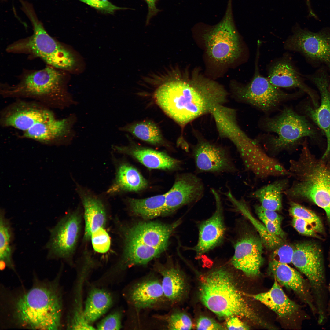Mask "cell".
<instances>
[{"label": "cell", "instance_id": "25", "mask_svg": "<svg viewBox=\"0 0 330 330\" xmlns=\"http://www.w3.org/2000/svg\"><path fill=\"white\" fill-rule=\"evenodd\" d=\"M128 298L138 309L154 307L166 299L161 281L154 277L147 278L134 284L130 290Z\"/></svg>", "mask_w": 330, "mask_h": 330}, {"label": "cell", "instance_id": "2", "mask_svg": "<svg viewBox=\"0 0 330 330\" xmlns=\"http://www.w3.org/2000/svg\"><path fill=\"white\" fill-rule=\"evenodd\" d=\"M298 159L289 161L288 170L294 179L284 194L291 199L307 200L323 209L330 226V159H318L306 141Z\"/></svg>", "mask_w": 330, "mask_h": 330}, {"label": "cell", "instance_id": "21", "mask_svg": "<svg viewBox=\"0 0 330 330\" xmlns=\"http://www.w3.org/2000/svg\"><path fill=\"white\" fill-rule=\"evenodd\" d=\"M269 266L270 271L277 281L280 285L293 290L316 317L317 310L307 279H305L300 272L288 264L271 260Z\"/></svg>", "mask_w": 330, "mask_h": 330}, {"label": "cell", "instance_id": "6", "mask_svg": "<svg viewBox=\"0 0 330 330\" xmlns=\"http://www.w3.org/2000/svg\"><path fill=\"white\" fill-rule=\"evenodd\" d=\"M19 0L22 10L32 24L33 33L29 37L10 44L6 48L7 51L39 58L49 65L63 71L73 68L76 60L72 52L48 33L38 19L30 3L23 0Z\"/></svg>", "mask_w": 330, "mask_h": 330}, {"label": "cell", "instance_id": "9", "mask_svg": "<svg viewBox=\"0 0 330 330\" xmlns=\"http://www.w3.org/2000/svg\"><path fill=\"white\" fill-rule=\"evenodd\" d=\"M232 0H228L225 15L216 25L203 34L207 52L215 63H233L240 56L242 50L233 17Z\"/></svg>", "mask_w": 330, "mask_h": 330}, {"label": "cell", "instance_id": "39", "mask_svg": "<svg viewBox=\"0 0 330 330\" xmlns=\"http://www.w3.org/2000/svg\"><path fill=\"white\" fill-rule=\"evenodd\" d=\"M122 314L116 311L108 315L97 325L99 330H119L122 328Z\"/></svg>", "mask_w": 330, "mask_h": 330}, {"label": "cell", "instance_id": "47", "mask_svg": "<svg viewBox=\"0 0 330 330\" xmlns=\"http://www.w3.org/2000/svg\"><path fill=\"white\" fill-rule=\"evenodd\" d=\"M328 291L329 292L330 295V283L329 284V285L328 288ZM327 312L328 317L330 316V298L329 301L328 302L327 308Z\"/></svg>", "mask_w": 330, "mask_h": 330}, {"label": "cell", "instance_id": "1", "mask_svg": "<svg viewBox=\"0 0 330 330\" xmlns=\"http://www.w3.org/2000/svg\"><path fill=\"white\" fill-rule=\"evenodd\" d=\"M56 279L35 284L19 295L12 305L11 316L18 327L58 330L61 326L62 295Z\"/></svg>", "mask_w": 330, "mask_h": 330}, {"label": "cell", "instance_id": "16", "mask_svg": "<svg viewBox=\"0 0 330 330\" xmlns=\"http://www.w3.org/2000/svg\"><path fill=\"white\" fill-rule=\"evenodd\" d=\"M327 71L325 67L322 66L315 73L306 76L318 89L321 103L317 108H313L308 104L303 108L305 114L319 127L326 138L327 148L322 158L330 156V92Z\"/></svg>", "mask_w": 330, "mask_h": 330}, {"label": "cell", "instance_id": "44", "mask_svg": "<svg viewBox=\"0 0 330 330\" xmlns=\"http://www.w3.org/2000/svg\"><path fill=\"white\" fill-rule=\"evenodd\" d=\"M257 215L270 232L281 238H284L285 235L281 226L268 220L261 215Z\"/></svg>", "mask_w": 330, "mask_h": 330}, {"label": "cell", "instance_id": "31", "mask_svg": "<svg viewBox=\"0 0 330 330\" xmlns=\"http://www.w3.org/2000/svg\"><path fill=\"white\" fill-rule=\"evenodd\" d=\"M166 193L142 199L128 200L130 211L135 216L144 219H151L163 216Z\"/></svg>", "mask_w": 330, "mask_h": 330}, {"label": "cell", "instance_id": "29", "mask_svg": "<svg viewBox=\"0 0 330 330\" xmlns=\"http://www.w3.org/2000/svg\"><path fill=\"white\" fill-rule=\"evenodd\" d=\"M147 185L146 181L136 169L123 163L117 168L115 181L107 193L112 194L123 191H137L144 189Z\"/></svg>", "mask_w": 330, "mask_h": 330}, {"label": "cell", "instance_id": "41", "mask_svg": "<svg viewBox=\"0 0 330 330\" xmlns=\"http://www.w3.org/2000/svg\"><path fill=\"white\" fill-rule=\"evenodd\" d=\"M292 225L300 233L306 236L318 238L317 232L306 221L300 218H293Z\"/></svg>", "mask_w": 330, "mask_h": 330}, {"label": "cell", "instance_id": "22", "mask_svg": "<svg viewBox=\"0 0 330 330\" xmlns=\"http://www.w3.org/2000/svg\"><path fill=\"white\" fill-rule=\"evenodd\" d=\"M267 78L272 84L279 88H299L310 96L314 108L319 106L316 93L304 82L288 56H285L271 64Z\"/></svg>", "mask_w": 330, "mask_h": 330}, {"label": "cell", "instance_id": "48", "mask_svg": "<svg viewBox=\"0 0 330 330\" xmlns=\"http://www.w3.org/2000/svg\"><path fill=\"white\" fill-rule=\"evenodd\" d=\"M329 83V92H330V78Z\"/></svg>", "mask_w": 330, "mask_h": 330}, {"label": "cell", "instance_id": "15", "mask_svg": "<svg viewBox=\"0 0 330 330\" xmlns=\"http://www.w3.org/2000/svg\"><path fill=\"white\" fill-rule=\"evenodd\" d=\"M77 121V117L75 113L62 119L56 118L35 124L22 132L20 137L48 145H68L76 137L74 127Z\"/></svg>", "mask_w": 330, "mask_h": 330}, {"label": "cell", "instance_id": "17", "mask_svg": "<svg viewBox=\"0 0 330 330\" xmlns=\"http://www.w3.org/2000/svg\"><path fill=\"white\" fill-rule=\"evenodd\" d=\"M204 184L196 174L189 173L179 176L166 193L163 216L184 205L197 202L204 196Z\"/></svg>", "mask_w": 330, "mask_h": 330}, {"label": "cell", "instance_id": "35", "mask_svg": "<svg viewBox=\"0 0 330 330\" xmlns=\"http://www.w3.org/2000/svg\"><path fill=\"white\" fill-rule=\"evenodd\" d=\"M239 209L241 211L250 219L259 233L263 243L269 249H274L283 244L281 238L270 232L266 227L253 218L249 213L246 204L244 203L240 206Z\"/></svg>", "mask_w": 330, "mask_h": 330}, {"label": "cell", "instance_id": "12", "mask_svg": "<svg viewBox=\"0 0 330 330\" xmlns=\"http://www.w3.org/2000/svg\"><path fill=\"white\" fill-rule=\"evenodd\" d=\"M56 118L51 108L38 102L17 99L0 113V125L25 131L35 124Z\"/></svg>", "mask_w": 330, "mask_h": 330}, {"label": "cell", "instance_id": "10", "mask_svg": "<svg viewBox=\"0 0 330 330\" xmlns=\"http://www.w3.org/2000/svg\"><path fill=\"white\" fill-rule=\"evenodd\" d=\"M257 52L254 74L249 82L233 86L234 95L240 101L246 103L266 113L276 110L282 103L295 97L297 93H288L272 84L259 73Z\"/></svg>", "mask_w": 330, "mask_h": 330}, {"label": "cell", "instance_id": "45", "mask_svg": "<svg viewBox=\"0 0 330 330\" xmlns=\"http://www.w3.org/2000/svg\"><path fill=\"white\" fill-rule=\"evenodd\" d=\"M227 328L229 330H248L249 327L238 317L233 316L227 318Z\"/></svg>", "mask_w": 330, "mask_h": 330}, {"label": "cell", "instance_id": "38", "mask_svg": "<svg viewBox=\"0 0 330 330\" xmlns=\"http://www.w3.org/2000/svg\"><path fill=\"white\" fill-rule=\"evenodd\" d=\"M274 249L271 255V260L286 264L292 263L294 247L282 244Z\"/></svg>", "mask_w": 330, "mask_h": 330}, {"label": "cell", "instance_id": "13", "mask_svg": "<svg viewBox=\"0 0 330 330\" xmlns=\"http://www.w3.org/2000/svg\"><path fill=\"white\" fill-rule=\"evenodd\" d=\"M191 155L196 174L208 173L218 175L238 172L228 149L205 139L198 138L196 144L192 147Z\"/></svg>", "mask_w": 330, "mask_h": 330}, {"label": "cell", "instance_id": "34", "mask_svg": "<svg viewBox=\"0 0 330 330\" xmlns=\"http://www.w3.org/2000/svg\"><path fill=\"white\" fill-rule=\"evenodd\" d=\"M289 212L293 218L303 219L309 223L317 232L323 231V226L319 218L311 210L293 201L290 202Z\"/></svg>", "mask_w": 330, "mask_h": 330}, {"label": "cell", "instance_id": "42", "mask_svg": "<svg viewBox=\"0 0 330 330\" xmlns=\"http://www.w3.org/2000/svg\"><path fill=\"white\" fill-rule=\"evenodd\" d=\"M196 327L198 330H223V327L210 318L201 316L198 319Z\"/></svg>", "mask_w": 330, "mask_h": 330}, {"label": "cell", "instance_id": "26", "mask_svg": "<svg viewBox=\"0 0 330 330\" xmlns=\"http://www.w3.org/2000/svg\"><path fill=\"white\" fill-rule=\"evenodd\" d=\"M154 269L162 276V287L167 300L172 304L179 301L185 293L186 283L179 267L169 258L164 264L156 262Z\"/></svg>", "mask_w": 330, "mask_h": 330}, {"label": "cell", "instance_id": "11", "mask_svg": "<svg viewBox=\"0 0 330 330\" xmlns=\"http://www.w3.org/2000/svg\"><path fill=\"white\" fill-rule=\"evenodd\" d=\"M292 30L284 48L301 53L314 66L322 65L330 72V27L314 32L297 24Z\"/></svg>", "mask_w": 330, "mask_h": 330}, {"label": "cell", "instance_id": "23", "mask_svg": "<svg viewBox=\"0 0 330 330\" xmlns=\"http://www.w3.org/2000/svg\"><path fill=\"white\" fill-rule=\"evenodd\" d=\"M246 295L260 302L281 318L295 317L301 320L310 318L300 306L287 296L275 278L272 287L268 291Z\"/></svg>", "mask_w": 330, "mask_h": 330}, {"label": "cell", "instance_id": "32", "mask_svg": "<svg viewBox=\"0 0 330 330\" xmlns=\"http://www.w3.org/2000/svg\"><path fill=\"white\" fill-rule=\"evenodd\" d=\"M13 234L9 220L5 213L1 211L0 216V260L1 268L6 267L14 269L13 259Z\"/></svg>", "mask_w": 330, "mask_h": 330}, {"label": "cell", "instance_id": "33", "mask_svg": "<svg viewBox=\"0 0 330 330\" xmlns=\"http://www.w3.org/2000/svg\"><path fill=\"white\" fill-rule=\"evenodd\" d=\"M119 130L129 132L137 138L153 145L161 144L163 139L160 129L154 123L144 121L120 127Z\"/></svg>", "mask_w": 330, "mask_h": 330}, {"label": "cell", "instance_id": "36", "mask_svg": "<svg viewBox=\"0 0 330 330\" xmlns=\"http://www.w3.org/2000/svg\"><path fill=\"white\" fill-rule=\"evenodd\" d=\"M160 318L166 323L167 327L169 330H190L192 328L191 319L183 312L173 311Z\"/></svg>", "mask_w": 330, "mask_h": 330}, {"label": "cell", "instance_id": "7", "mask_svg": "<svg viewBox=\"0 0 330 330\" xmlns=\"http://www.w3.org/2000/svg\"><path fill=\"white\" fill-rule=\"evenodd\" d=\"M259 125L264 131L277 134L276 137L269 134L258 138L262 140L267 150L274 154L291 151L304 137L315 139L317 137V130L306 117L288 107L274 117L262 118Z\"/></svg>", "mask_w": 330, "mask_h": 330}, {"label": "cell", "instance_id": "20", "mask_svg": "<svg viewBox=\"0 0 330 330\" xmlns=\"http://www.w3.org/2000/svg\"><path fill=\"white\" fill-rule=\"evenodd\" d=\"M216 204L215 211L212 216L200 224L197 243L193 248L197 255H201L217 246L222 242L226 228L223 215V207L219 193L211 189Z\"/></svg>", "mask_w": 330, "mask_h": 330}, {"label": "cell", "instance_id": "14", "mask_svg": "<svg viewBox=\"0 0 330 330\" xmlns=\"http://www.w3.org/2000/svg\"><path fill=\"white\" fill-rule=\"evenodd\" d=\"M81 223L80 214L75 211L66 214L50 229L46 245L49 258L71 259L80 235Z\"/></svg>", "mask_w": 330, "mask_h": 330}, {"label": "cell", "instance_id": "37", "mask_svg": "<svg viewBox=\"0 0 330 330\" xmlns=\"http://www.w3.org/2000/svg\"><path fill=\"white\" fill-rule=\"evenodd\" d=\"M90 239L94 250L100 253H105L109 250L110 237L104 228L98 229L91 234Z\"/></svg>", "mask_w": 330, "mask_h": 330}, {"label": "cell", "instance_id": "24", "mask_svg": "<svg viewBox=\"0 0 330 330\" xmlns=\"http://www.w3.org/2000/svg\"><path fill=\"white\" fill-rule=\"evenodd\" d=\"M77 191L84 210L85 227L83 239H90L92 233L101 228H105L107 217L102 200L90 191L78 186Z\"/></svg>", "mask_w": 330, "mask_h": 330}, {"label": "cell", "instance_id": "43", "mask_svg": "<svg viewBox=\"0 0 330 330\" xmlns=\"http://www.w3.org/2000/svg\"><path fill=\"white\" fill-rule=\"evenodd\" d=\"M255 209L257 214L261 215L268 220L281 226L282 218L276 211L264 208L261 205H256Z\"/></svg>", "mask_w": 330, "mask_h": 330}, {"label": "cell", "instance_id": "19", "mask_svg": "<svg viewBox=\"0 0 330 330\" xmlns=\"http://www.w3.org/2000/svg\"><path fill=\"white\" fill-rule=\"evenodd\" d=\"M210 114L214 119L219 136L232 142L241 158L246 156L255 139L249 137L240 128L235 110L220 105L214 108Z\"/></svg>", "mask_w": 330, "mask_h": 330}, {"label": "cell", "instance_id": "30", "mask_svg": "<svg viewBox=\"0 0 330 330\" xmlns=\"http://www.w3.org/2000/svg\"><path fill=\"white\" fill-rule=\"evenodd\" d=\"M110 294L105 290L94 288L89 293L86 300L83 315L89 324L96 321L104 314L112 304Z\"/></svg>", "mask_w": 330, "mask_h": 330}, {"label": "cell", "instance_id": "27", "mask_svg": "<svg viewBox=\"0 0 330 330\" xmlns=\"http://www.w3.org/2000/svg\"><path fill=\"white\" fill-rule=\"evenodd\" d=\"M112 148L115 152L130 154L149 168L170 169L179 167L181 163L180 161L164 152L152 149L142 148L130 150L125 147L115 145H112Z\"/></svg>", "mask_w": 330, "mask_h": 330}, {"label": "cell", "instance_id": "5", "mask_svg": "<svg viewBox=\"0 0 330 330\" xmlns=\"http://www.w3.org/2000/svg\"><path fill=\"white\" fill-rule=\"evenodd\" d=\"M203 304L221 317L235 316L253 324L269 328L249 305L237 287L232 277L222 268L216 270L203 279L200 289Z\"/></svg>", "mask_w": 330, "mask_h": 330}, {"label": "cell", "instance_id": "28", "mask_svg": "<svg viewBox=\"0 0 330 330\" xmlns=\"http://www.w3.org/2000/svg\"><path fill=\"white\" fill-rule=\"evenodd\" d=\"M289 186L288 179H278L252 192L249 196L258 200L264 208L278 211L282 208L283 194Z\"/></svg>", "mask_w": 330, "mask_h": 330}, {"label": "cell", "instance_id": "4", "mask_svg": "<svg viewBox=\"0 0 330 330\" xmlns=\"http://www.w3.org/2000/svg\"><path fill=\"white\" fill-rule=\"evenodd\" d=\"M180 222H141L122 227L123 246L118 267L125 269L145 265L158 257L167 249L170 237Z\"/></svg>", "mask_w": 330, "mask_h": 330}, {"label": "cell", "instance_id": "8", "mask_svg": "<svg viewBox=\"0 0 330 330\" xmlns=\"http://www.w3.org/2000/svg\"><path fill=\"white\" fill-rule=\"evenodd\" d=\"M292 263L306 277L310 285L317 310L327 309L328 289L320 249L311 242L299 243L294 247Z\"/></svg>", "mask_w": 330, "mask_h": 330}, {"label": "cell", "instance_id": "46", "mask_svg": "<svg viewBox=\"0 0 330 330\" xmlns=\"http://www.w3.org/2000/svg\"><path fill=\"white\" fill-rule=\"evenodd\" d=\"M146 2L148 7V13L147 16V22H148L150 19L155 16L159 10L156 8V2L157 0H144Z\"/></svg>", "mask_w": 330, "mask_h": 330}, {"label": "cell", "instance_id": "3", "mask_svg": "<svg viewBox=\"0 0 330 330\" xmlns=\"http://www.w3.org/2000/svg\"><path fill=\"white\" fill-rule=\"evenodd\" d=\"M62 70L49 65L41 70H26L14 85L3 83L0 93L4 98L30 99L48 107L63 110L78 102L66 87Z\"/></svg>", "mask_w": 330, "mask_h": 330}, {"label": "cell", "instance_id": "40", "mask_svg": "<svg viewBox=\"0 0 330 330\" xmlns=\"http://www.w3.org/2000/svg\"><path fill=\"white\" fill-rule=\"evenodd\" d=\"M79 0L105 13L113 14L117 10L127 9L115 6L108 0Z\"/></svg>", "mask_w": 330, "mask_h": 330}, {"label": "cell", "instance_id": "18", "mask_svg": "<svg viewBox=\"0 0 330 330\" xmlns=\"http://www.w3.org/2000/svg\"><path fill=\"white\" fill-rule=\"evenodd\" d=\"M263 244L261 239L255 236H242L234 245V254L231 260L233 266L249 277L258 276L264 262Z\"/></svg>", "mask_w": 330, "mask_h": 330}]
</instances>
